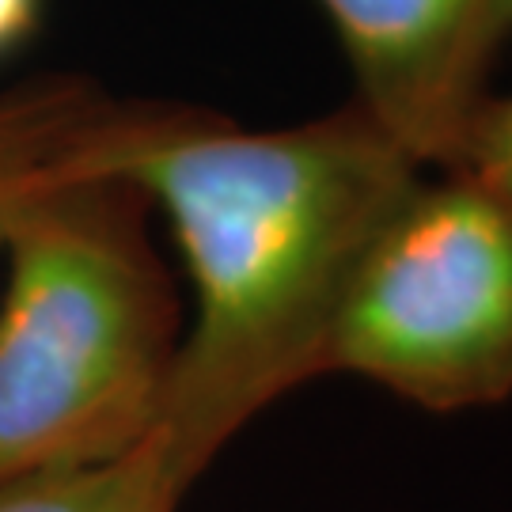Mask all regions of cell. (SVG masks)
Listing matches in <instances>:
<instances>
[{"label": "cell", "instance_id": "6da1fadb", "mask_svg": "<svg viewBox=\"0 0 512 512\" xmlns=\"http://www.w3.org/2000/svg\"><path fill=\"white\" fill-rule=\"evenodd\" d=\"M92 171L160 205L190 266L194 327L152 437L194 486L255 414L327 372L361 258L421 164L353 99L285 129L129 107Z\"/></svg>", "mask_w": 512, "mask_h": 512}, {"label": "cell", "instance_id": "7a4b0ae2", "mask_svg": "<svg viewBox=\"0 0 512 512\" xmlns=\"http://www.w3.org/2000/svg\"><path fill=\"white\" fill-rule=\"evenodd\" d=\"M148 198L76 171L8 228L0 315V486L88 467L152 437L179 353V311L145 228Z\"/></svg>", "mask_w": 512, "mask_h": 512}, {"label": "cell", "instance_id": "3957f363", "mask_svg": "<svg viewBox=\"0 0 512 512\" xmlns=\"http://www.w3.org/2000/svg\"><path fill=\"white\" fill-rule=\"evenodd\" d=\"M440 171L406 190L361 258L327 372L452 414L512 395V202Z\"/></svg>", "mask_w": 512, "mask_h": 512}, {"label": "cell", "instance_id": "277c9868", "mask_svg": "<svg viewBox=\"0 0 512 512\" xmlns=\"http://www.w3.org/2000/svg\"><path fill=\"white\" fill-rule=\"evenodd\" d=\"M342 38L357 103L418 160L448 167L490 95L512 0H319Z\"/></svg>", "mask_w": 512, "mask_h": 512}, {"label": "cell", "instance_id": "5b68a950", "mask_svg": "<svg viewBox=\"0 0 512 512\" xmlns=\"http://www.w3.org/2000/svg\"><path fill=\"white\" fill-rule=\"evenodd\" d=\"M129 107L80 80H42L0 95V247L19 209L46 186L92 171Z\"/></svg>", "mask_w": 512, "mask_h": 512}, {"label": "cell", "instance_id": "8992f818", "mask_svg": "<svg viewBox=\"0 0 512 512\" xmlns=\"http://www.w3.org/2000/svg\"><path fill=\"white\" fill-rule=\"evenodd\" d=\"M190 490L156 437L88 467H57L0 486V512H175Z\"/></svg>", "mask_w": 512, "mask_h": 512}, {"label": "cell", "instance_id": "52a82bcc", "mask_svg": "<svg viewBox=\"0 0 512 512\" xmlns=\"http://www.w3.org/2000/svg\"><path fill=\"white\" fill-rule=\"evenodd\" d=\"M448 171H463L512 202V95H486L463 129Z\"/></svg>", "mask_w": 512, "mask_h": 512}, {"label": "cell", "instance_id": "ba28073f", "mask_svg": "<svg viewBox=\"0 0 512 512\" xmlns=\"http://www.w3.org/2000/svg\"><path fill=\"white\" fill-rule=\"evenodd\" d=\"M38 0H0V50L16 46L35 27Z\"/></svg>", "mask_w": 512, "mask_h": 512}]
</instances>
